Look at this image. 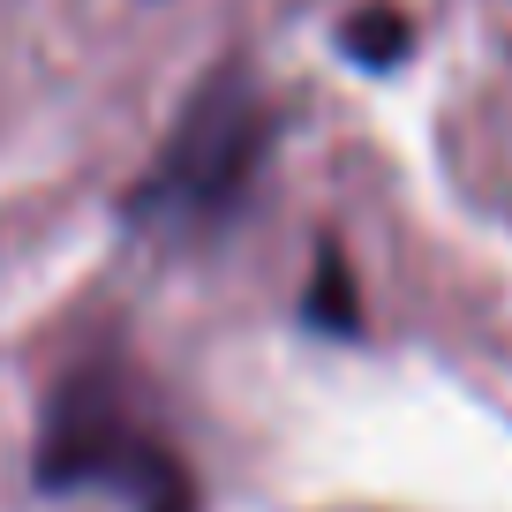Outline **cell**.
Here are the masks:
<instances>
[{
    "label": "cell",
    "mask_w": 512,
    "mask_h": 512,
    "mask_svg": "<svg viewBox=\"0 0 512 512\" xmlns=\"http://www.w3.org/2000/svg\"><path fill=\"white\" fill-rule=\"evenodd\" d=\"M38 475L46 482H121V490H136L144 512H196L189 505V475L174 467V452L136 430L98 377L68 384L61 400H53Z\"/></svg>",
    "instance_id": "obj_1"
},
{
    "label": "cell",
    "mask_w": 512,
    "mask_h": 512,
    "mask_svg": "<svg viewBox=\"0 0 512 512\" xmlns=\"http://www.w3.org/2000/svg\"><path fill=\"white\" fill-rule=\"evenodd\" d=\"M249 121H204V128H181L174 159H166V174L151 181V204H219L226 189H234V166L249 159Z\"/></svg>",
    "instance_id": "obj_2"
}]
</instances>
